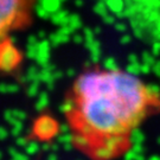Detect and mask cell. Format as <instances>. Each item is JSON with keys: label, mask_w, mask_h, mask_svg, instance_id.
<instances>
[{"label": "cell", "mask_w": 160, "mask_h": 160, "mask_svg": "<svg viewBox=\"0 0 160 160\" xmlns=\"http://www.w3.org/2000/svg\"><path fill=\"white\" fill-rule=\"evenodd\" d=\"M159 112V90L120 68L84 70L72 82L64 103L71 142L92 160L126 154L134 133Z\"/></svg>", "instance_id": "obj_1"}, {"label": "cell", "mask_w": 160, "mask_h": 160, "mask_svg": "<svg viewBox=\"0 0 160 160\" xmlns=\"http://www.w3.org/2000/svg\"><path fill=\"white\" fill-rule=\"evenodd\" d=\"M37 0H0V43L32 23Z\"/></svg>", "instance_id": "obj_2"}, {"label": "cell", "mask_w": 160, "mask_h": 160, "mask_svg": "<svg viewBox=\"0 0 160 160\" xmlns=\"http://www.w3.org/2000/svg\"><path fill=\"white\" fill-rule=\"evenodd\" d=\"M20 52L8 39L0 43V70H13L20 63Z\"/></svg>", "instance_id": "obj_3"}]
</instances>
